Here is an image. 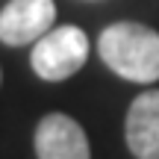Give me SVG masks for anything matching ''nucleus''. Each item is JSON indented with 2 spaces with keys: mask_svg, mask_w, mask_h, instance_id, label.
<instances>
[{
  "mask_svg": "<svg viewBox=\"0 0 159 159\" xmlns=\"http://www.w3.org/2000/svg\"><path fill=\"white\" fill-rule=\"evenodd\" d=\"M103 65L130 83L159 80V33L139 21L109 24L97 39Z\"/></svg>",
  "mask_w": 159,
  "mask_h": 159,
  "instance_id": "f257e3e1",
  "label": "nucleus"
},
{
  "mask_svg": "<svg viewBox=\"0 0 159 159\" xmlns=\"http://www.w3.org/2000/svg\"><path fill=\"white\" fill-rule=\"evenodd\" d=\"M89 59V35L74 24L50 27L39 41L33 44L30 65L41 80L47 83H62L74 77Z\"/></svg>",
  "mask_w": 159,
  "mask_h": 159,
  "instance_id": "f03ea898",
  "label": "nucleus"
},
{
  "mask_svg": "<svg viewBox=\"0 0 159 159\" xmlns=\"http://www.w3.org/2000/svg\"><path fill=\"white\" fill-rule=\"evenodd\" d=\"M56 21L53 0H9L0 9V41L6 47L35 44Z\"/></svg>",
  "mask_w": 159,
  "mask_h": 159,
  "instance_id": "7ed1b4c3",
  "label": "nucleus"
},
{
  "mask_svg": "<svg viewBox=\"0 0 159 159\" xmlns=\"http://www.w3.org/2000/svg\"><path fill=\"white\" fill-rule=\"evenodd\" d=\"M35 156L39 159H91L85 130L62 112L44 115L35 127Z\"/></svg>",
  "mask_w": 159,
  "mask_h": 159,
  "instance_id": "20e7f679",
  "label": "nucleus"
},
{
  "mask_svg": "<svg viewBox=\"0 0 159 159\" xmlns=\"http://www.w3.org/2000/svg\"><path fill=\"white\" fill-rule=\"evenodd\" d=\"M124 136L136 159H159V89L144 91L130 103Z\"/></svg>",
  "mask_w": 159,
  "mask_h": 159,
  "instance_id": "39448f33",
  "label": "nucleus"
},
{
  "mask_svg": "<svg viewBox=\"0 0 159 159\" xmlns=\"http://www.w3.org/2000/svg\"><path fill=\"white\" fill-rule=\"evenodd\" d=\"M0 83H3V74H0Z\"/></svg>",
  "mask_w": 159,
  "mask_h": 159,
  "instance_id": "423d86ee",
  "label": "nucleus"
}]
</instances>
